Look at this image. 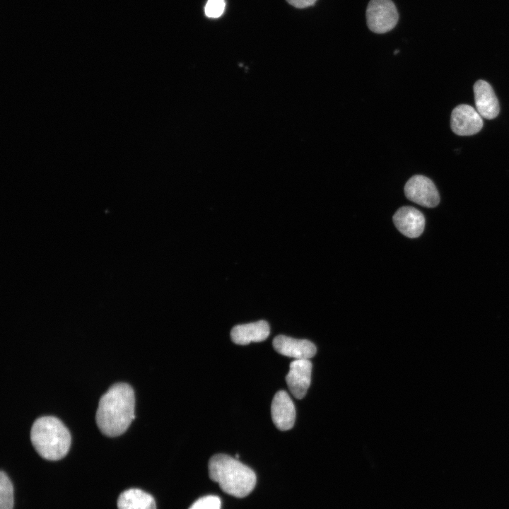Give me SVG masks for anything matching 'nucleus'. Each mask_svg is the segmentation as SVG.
Here are the masks:
<instances>
[{"mask_svg":"<svg viewBox=\"0 0 509 509\" xmlns=\"http://www.w3.org/2000/svg\"><path fill=\"white\" fill-rule=\"evenodd\" d=\"M135 396L127 383H116L100 397L95 420L100 431L110 437L126 431L134 419Z\"/></svg>","mask_w":509,"mask_h":509,"instance_id":"f257e3e1","label":"nucleus"},{"mask_svg":"<svg viewBox=\"0 0 509 509\" xmlns=\"http://www.w3.org/2000/svg\"><path fill=\"white\" fill-rule=\"evenodd\" d=\"M209 474L223 492L237 498L250 494L257 481L256 474L252 469L225 454L211 457L209 462Z\"/></svg>","mask_w":509,"mask_h":509,"instance_id":"f03ea898","label":"nucleus"},{"mask_svg":"<svg viewBox=\"0 0 509 509\" xmlns=\"http://www.w3.org/2000/svg\"><path fill=\"white\" fill-rule=\"evenodd\" d=\"M31 443L37 452L47 460H59L67 454L71 435L57 418L42 416L33 423L30 431Z\"/></svg>","mask_w":509,"mask_h":509,"instance_id":"7ed1b4c3","label":"nucleus"},{"mask_svg":"<svg viewBox=\"0 0 509 509\" xmlns=\"http://www.w3.org/2000/svg\"><path fill=\"white\" fill-rule=\"evenodd\" d=\"M399 15L392 0H370L366 9L368 28L373 33L382 34L392 30L397 25Z\"/></svg>","mask_w":509,"mask_h":509,"instance_id":"20e7f679","label":"nucleus"},{"mask_svg":"<svg viewBox=\"0 0 509 509\" xmlns=\"http://www.w3.org/2000/svg\"><path fill=\"white\" fill-rule=\"evenodd\" d=\"M404 189L408 199L421 206L433 208L440 202V195L435 185L424 175L412 176L405 184Z\"/></svg>","mask_w":509,"mask_h":509,"instance_id":"39448f33","label":"nucleus"},{"mask_svg":"<svg viewBox=\"0 0 509 509\" xmlns=\"http://www.w3.org/2000/svg\"><path fill=\"white\" fill-rule=\"evenodd\" d=\"M450 127L452 131L459 136H471L482 129V117L472 106L462 104L452 111Z\"/></svg>","mask_w":509,"mask_h":509,"instance_id":"423d86ee","label":"nucleus"},{"mask_svg":"<svg viewBox=\"0 0 509 509\" xmlns=\"http://www.w3.org/2000/svg\"><path fill=\"white\" fill-rule=\"evenodd\" d=\"M311 372L312 363L309 359H297L291 363L286 381L296 398L305 397L310 385Z\"/></svg>","mask_w":509,"mask_h":509,"instance_id":"0eeeda50","label":"nucleus"},{"mask_svg":"<svg viewBox=\"0 0 509 509\" xmlns=\"http://www.w3.org/2000/svg\"><path fill=\"white\" fill-rule=\"evenodd\" d=\"M272 421L277 428L287 431L293 428L296 409L292 399L285 390L277 392L271 405Z\"/></svg>","mask_w":509,"mask_h":509,"instance_id":"6e6552de","label":"nucleus"},{"mask_svg":"<svg viewBox=\"0 0 509 509\" xmlns=\"http://www.w3.org/2000/svg\"><path fill=\"white\" fill-rule=\"evenodd\" d=\"M396 228L404 235L414 238L420 236L425 226L423 213L412 206H402L393 216Z\"/></svg>","mask_w":509,"mask_h":509,"instance_id":"1a4fd4ad","label":"nucleus"},{"mask_svg":"<svg viewBox=\"0 0 509 509\" xmlns=\"http://www.w3.org/2000/svg\"><path fill=\"white\" fill-rule=\"evenodd\" d=\"M273 346L279 353L297 359H310L316 353L315 344L307 339H298L279 335L273 340Z\"/></svg>","mask_w":509,"mask_h":509,"instance_id":"9d476101","label":"nucleus"},{"mask_svg":"<svg viewBox=\"0 0 509 509\" xmlns=\"http://www.w3.org/2000/svg\"><path fill=\"white\" fill-rule=\"evenodd\" d=\"M474 93L479 114L487 119L496 118L500 112V107L491 85L486 81L479 80L474 85Z\"/></svg>","mask_w":509,"mask_h":509,"instance_id":"9b49d317","label":"nucleus"},{"mask_svg":"<svg viewBox=\"0 0 509 509\" xmlns=\"http://www.w3.org/2000/svg\"><path fill=\"white\" fill-rule=\"evenodd\" d=\"M269 332L270 328L267 322L259 320L233 327L230 337L235 344L245 345L250 342L264 341L269 337Z\"/></svg>","mask_w":509,"mask_h":509,"instance_id":"f8f14e48","label":"nucleus"},{"mask_svg":"<svg viewBox=\"0 0 509 509\" xmlns=\"http://www.w3.org/2000/svg\"><path fill=\"white\" fill-rule=\"evenodd\" d=\"M118 509H156L153 497L139 488L123 491L117 499Z\"/></svg>","mask_w":509,"mask_h":509,"instance_id":"ddd939ff","label":"nucleus"},{"mask_svg":"<svg viewBox=\"0 0 509 509\" xmlns=\"http://www.w3.org/2000/svg\"><path fill=\"white\" fill-rule=\"evenodd\" d=\"M13 487L12 483L4 472L0 473V509H13Z\"/></svg>","mask_w":509,"mask_h":509,"instance_id":"4468645a","label":"nucleus"},{"mask_svg":"<svg viewBox=\"0 0 509 509\" xmlns=\"http://www.w3.org/2000/svg\"><path fill=\"white\" fill-rule=\"evenodd\" d=\"M219 497L213 495L203 496L197 500L189 509H221Z\"/></svg>","mask_w":509,"mask_h":509,"instance_id":"2eb2a0df","label":"nucleus"},{"mask_svg":"<svg viewBox=\"0 0 509 509\" xmlns=\"http://www.w3.org/2000/svg\"><path fill=\"white\" fill-rule=\"evenodd\" d=\"M225 7V0H208L204 8V12L207 17L216 18L223 14Z\"/></svg>","mask_w":509,"mask_h":509,"instance_id":"dca6fc26","label":"nucleus"},{"mask_svg":"<svg viewBox=\"0 0 509 509\" xmlns=\"http://www.w3.org/2000/svg\"><path fill=\"white\" fill-rule=\"evenodd\" d=\"M291 6L298 8H304L313 6L317 0H286Z\"/></svg>","mask_w":509,"mask_h":509,"instance_id":"f3484780","label":"nucleus"},{"mask_svg":"<svg viewBox=\"0 0 509 509\" xmlns=\"http://www.w3.org/2000/svg\"><path fill=\"white\" fill-rule=\"evenodd\" d=\"M397 53H399V50H398V49H397V50H395V51L394 52V54H397Z\"/></svg>","mask_w":509,"mask_h":509,"instance_id":"a211bd4d","label":"nucleus"}]
</instances>
